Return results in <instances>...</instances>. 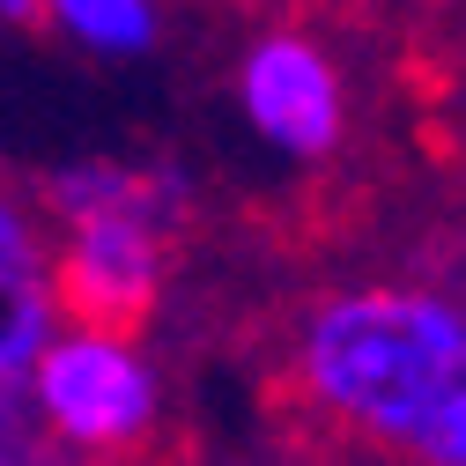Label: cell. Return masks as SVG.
<instances>
[{
	"label": "cell",
	"mask_w": 466,
	"mask_h": 466,
	"mask_svg": "<svg viewBox=\"0 0 466 466\" xmlns=\"http://www.w3.org/2000/svg\"><path fill=\"white\" fill-rule=\"evenodd\" d=\"M289 370L311 415L378 451H415V437L466 392V311L451 289L363 281L333 289L297 319Z\"/></svg>",
	"instance_id": "cell-1"
},
{
	"label": "cell",
	"mask_w": 466,
	"mask_h": 466,
	"mask_svg": "<svg viewBox=\"0 0 466 466\" xmlns=\"http://www.w3.org/2000/svg\"><path fill=\"white\" fill-rule=\"evenodd\" d=\"M193 215V186L186 170L127 208H96L75 222L45 229L52 252V311L60 326H104V333H141L170 289V245Z\"/></svg>",
	"instance_id": "cell-2"
},
{
	"label": "cell",
	"mask_w": 466,
	"mask_h": 466,
	"mask_svg": "<svg viewBox=\"0 0 466 466\" xmlns=\"http://www.w3.org/2000/svg\"><path fill=\"white\" fill-rule=\"evenodd\" d=\"M23 415L60 459H127L163 422V370L141 333L52 326L23 385Z\"/></svg>",
	"instance_id": "cell-3"
},
{
	"label": "cell",
	"mask_w": 466,
	"mask_h": 466,
	"mask_svg": "<svg viewBox=\"0 0 466 466\" xmlns=\"http://www.w3.org/2000/svg\"><path fill=\"white\" fill-rule=\"evenodd\" d=\"M229 104L252 127V141H267L289 163H333L348 141V111H356L340 52L304 23H267L238 45Z\"/></svg>",
	"instance_id": "cell-4"
},
{
	"label": "cell",
	"mask_w": 466,
	"mask_h": 466,
	"mask_svg": "<svg viewBox=\"0 0 466 466\" xmlns=\"http://www.w3.org/2000/svg\"><path fill=\"white\" fill-rule=\"evenodd\" d=\"M52 326H60V311H52L45 222L15 186H0V430L30 422L23 415V385H30V363L52 340Z\"/></svg>",
	"instance_id": "cell-5"
},
{
	"label": "cell",
	"mask_w": 466,
	"mask_h": 466,
	"mask_svg": "<svg viewBox=\"0 0 466 466\" xmlns=\"http://www.w3.org/2000/svg\"><path fill=\"white\" fill-rule=\"evenodd\" d=\"M37 30H52L89 67H141V60L163 52L170 15L156 0H52L37 15Z\"/></svg>",
	"instance_id": "cell-6"
},
{
	"label": "cell",
	"mask_w": 466,
	"mask_h": 466,
	"mask_svg": "<svg viewBox=\"0 0 466 466\" xmlns=\"http://www.w3.org/2000/svg\"><path fill=\"white\" fill-rule=\"evenodd\" d=\"M0 466H75V459H60L30 422H8L0 430Z\"/></svg>",
	"instance_id": "cell-7"
},
{
	"label": "cell",
	"mask_w": 466,
	"mask_h": 466,
	"mask_svg": "<svg viewBox=\"0 0 466 466\" xmlns=\"http://www.w3.org/2000/svg\"><path fill=\"white\" fill-rule=\"evenodd\" d=\"M200 466H297V459H200Z\"/></svg>",
	"instance_id": "cell-8"
},
{
	"label": "cell",
	"mask_w": 466,
	"mask_h": 466,
	"mask_svg": "<svg viewBox=\"0 0 466 466\" xmlns=\"http://www.w3.org/2000/svg\"><path fill=\"white\" fill-rule=\"evenodd\" d=\"M451 281H459V289H451V304L466 311V252H459V274H451Z\"/></svg>",
	"instance_id": "cell-9"
}]
</instances>
